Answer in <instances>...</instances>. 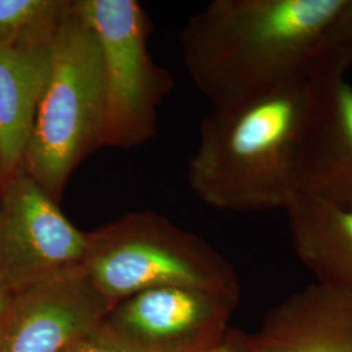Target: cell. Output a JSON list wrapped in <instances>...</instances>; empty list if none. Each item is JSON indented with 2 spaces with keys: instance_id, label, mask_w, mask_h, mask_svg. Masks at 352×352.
<instances>
[{
  "instance_id": "1",
  "label": "cell",
  "mask_w": 352,
  "mask_h": 352,
  "mask_svg": "<svg viewBox=\"0 0 352 352\" xmlns=\"http://www.w3.org/2000/svg\"><path fill=\"white\" fill-rule=\"evenodd\" d=\"M344 1L214 0L179 36L192 82L222 107L314 75Z\"/></svg>"
},
{
  "instance_id": "2",
  "label": "cell",
  "mask_w": 352,
  "mask_h": 352,
  "mask_svg": "<svg viewBox=\"0 0 352 352\" xmlns=\"http://www.w3.org/2000/svg\"><path fill=\"white\" fill-rule=\"evenodd\" d=\"M315 101L309 76L213 107L187 162L189 188L218 210H285L300 189Z\"/></svg>"
},
{
  "instance_id": "3",
  "label": "cell",
  "mask_w": 352,
  "mask_h": 352,
  "mask_svg": "<svg viewBox=\"0 0 352 352\" xmlns=\"http://www.w3.org/2000/svg\"><path fill=\"white\" fill-rule=\"evenodd\" d=\"M104 120L101 49L69 0L55 33L50 78L21 168L60 204L76 168L103 148Z\"/></svg>"
},
{
  "instance_id": "4",
  "label": "cell",
  "mask_w": 352,
  "mask_h": 352,
  "mask_svg": "<svg viewBox=\"0 0 352 352\" xmlns=\"http://www.w3.org/2000/svg\"><path fill=\"white\" fill-rule=\"evenodd\" d=\"M82 270L113 307L141 291L170 286L240 299L239 279L226 258L151 210L124 214L90 231Z\"/></svg>"
},
{
  "instance_id": "5",
  "label": "cell",
  "mask_w": 352,
  "mask_h": 352,
  "mask_svg": "<svg viewBox=\"0 0 352 352\" xmlns=\"http://www.w3.org/2000/svg\"><path fill=\"white\" fill-rule=\"evenodd\" d=\"M98 41L106 120L103 146L129 151L154 139L157 111L174 78L148 49L151 20L136 0H75Z\"/></svg>"
},
{
  "instance_id": "6",
  "label": "cell",
  "mask_w": 352,
  "mask_h": 352,
  "mask_svg": "<svg viewBox=\"0 0 352 352\" xmlns=\"http://www.w3.org/2000/svg\"><path fill=\"white\" fill-rule=\"evenodd\" d=\"M88 248L89 232L23 168L0 187V278L13 295L81 269Z\"/></svg>"
},
{
  "instance_id": "7",
  "label": "cell",
  "mask_w": 352,
  "mask_h": 352,
  "mask_svg": "<svg viewBox=\"0 0 352 352\" xmlns=\"http://www.w3.org/2000/svg\"><path fill=\"white\" fill-rule=\"evenodd\" d=\"M238 302L192 287L145 289L115 304L96 331L132 352H210Z\"/></svg>"
},
{
  "instance_id": "8",
  "label": "cell",
  "mask_w": 352,
  "mask_h": 352,
  "mask_svg": "<svg viewBox=\"0 0 352 352\" xmlns=\"http://www.w3.org/2000/svg\"><path fill=\"white\" fill-rule=\"evenodd\" d=\"M111 308L77 269L13 295L0 322V352H64Z\"/></svg>"
},
{
  "instance_id": "9",
  "label": "cell",
  "mask_w": 352,
  "mask_h": 352,
  "mask_svg": "<svg viewBox=\"0 0 352 352\" xmlns=\"http://www.w3.org/2000/svg\"><path fill=\"white\" fill-rule=\"evenodd\" d=\"M250 352H352V296L311 283L274 305Z\"/></svg>"
},
{
  "instance_id": "10",
  "label": "cell",
  "mask_w": 352,
  "mask_h": 352,
  "mask_svg": "<svg viewBox=\"0 0 352 352\" xmlns=\"http://www.w3.org/2000/svg\"><path fill=\"white\" fill-rule=\"evenodd\" d=\"M58 25L0 47V187L23 166L50 78Z\"/></svg>"
},
{
  "instance_id": "11",
  "label": "cell",
  "mask_w": 352,
  "mask_h": 352,
  "mask_svg": "<svg viewBox=\"0 0 352 352\" xmlns=\"http://www.w3.org/2000/svg\"><path fill=\"white\" fill-rule=\"evenodd\" d=\"M285 212L292 248L315 283L352 296V206L299 189Z\"/></svg>"
},
{
  "instance_id": "12",
  "label": "cell",
  "mask_w": 352,
  "mask_h": 352,
  "mask_svg": "<svg viewBox=\"0 0 352 352\" xmlns=\"http://www.w3.org/2000/svg\"><path fill=\"white\" fill-rule=\"evenodd\" d=\"M346 72L322 60L312 75L316 101L302 158L300 189L352 175V85Z\"/></svg>"
},
{
  "instance_id": "13",
  "label": "cell",
  "mask_w": 352,
  "mask_h": 352,
  "mask_svg": "<svg viewBox=\"0 0 352 352\" xmlns=\"http://www.w3.org/2000/svg\"><path fill=\"white\" fill-rule=\"evenodd\" d=\"M69 0H0V47L59 24Z\"/></svg>"
},
{
  "instance_id": "14",
  "label": "cell",
  "mask_w": 352,
  "mask_h": 352,
  "mask_svg": "<svg viewBox=\"0 0 352 352\" xmlns=\"http://www.w3.org/2000/svg\"><path fill=\"white\" fill-rule=\"evenodd\" d=\"M324 59L343 69L352 65V0H346L333 24Z\"/></svg>"
},
{
  "instance_id": "15",
  "label": "cell",
  "mask_w": 352,
  "mask_h": 352,
  "mask_svg": "<svg viewBox=\"0 0 352 352\" xmlns=\"http://www.w3.org/2000/svg\"><path fill=\"white\" fill-rule=\"evenodd\" d=\"M311 192L340 205L352 206V175L333 179L316 189H311Z\"/></svg>"
},
{
  "instance_id": "16",
  "label": "cell",
  "mask_w": 352,
  "mask_h": 352,
  "mask_svg": "<svg viewBox=\"0 0 352 352\" xmlns=\"http://www.w3.org/2000/svg\"><path fill=\"white\" fill-rule=\"evenodd\" d=\"M64 352H132L101 337L96 330L87 337L77 340Z\"/></svg>"
},
{
  "instance_id": "17",
  "label": "cell",
  "mask_w": 352,
  "mask_h": 352,
  "mask_svg": "<svg viewBox=\"0 0 352 352\" xmlns=\"http://www.w3.org/2000/svg\"><path fill=\"white\" fill-rule=\"evenodd\" d=\"M210 352H250L247 334L228 329L223 340Z\"/></svg>"
},
{
  "instance_id": "18",
  "label": "cell",
  "mask_w": 352,
  "mask_h": 352,
  "mask_svg": "<svg viewBox=\"0 0 352 352\" xmlns=\"http://www.w3.org/2000/svg\"><path fill=\"white\" fill-rule=\"evenodd\" d=\"M13 294L6 286V283L0 278V322L3 321L4 316L7 314L11 302H12Z\"/></svg>"
}]
</instances>
